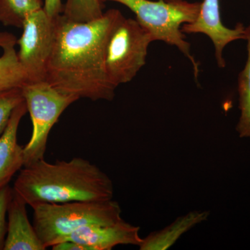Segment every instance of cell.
<instances>
[{"label":"cell","instance_id":"obj_1","mask_svg":"<svg viewBox=\"0 0 250 250\" xmlns=\"http://www.w3.org/2000/svg\"><path fill=\"white\" fill-rule=\"evenodd\" d=\"M110 9L86 22L56 18L57 35L47 64L45 81L56 89L79 99L111 101L114 86L108 79L105 58L108 38L123 17Z\"/></svg>","mask_w":250,"mask_h":250},{"label":"cell","instance_id":"obj_2","mask_svg":"<svg viewBox=\"0 0 250 250\" xmlns=\"http://www.w3.org/2000/svg\"><path fill=\"white\" fill-rule=\"evenodd\" d=\"M13 189L31 207L45 203L107 201L113 196V183L107 174L80 157L54 164L42 159L25 166Z\"/></svg>","mask_w":250,"mask_h":250},{"label":"cell","instance_id":"obj_3","mask_svg":"<svg viewBox=\"0 0 250 250\" xmlns=\"http://www.w3.org/2000/svg\"><path fill=\"white\" fill-rule=\"evenodd\" d=\"M31 208L33 225L46 249L85 226L110 225L123 219L120 205L112 200L39 204Z\"/></svg>","mask_w":250,"mask_h":250},{"label":"cell","instance_id":"obj_4","mask_svg":"<svg viewBox=\"0 0 250 250\" xmlns=\"http://www.w3.org/2000/svg\"><path fill=\"white\" fill-rule=\"evenodd\" d=\"M125 5L136 15V21L151 34L154 41L175 46L190 62L197 79L199 64L192 55L190 43L182 31L184 24L193 22L198 17L202 2L187 0H101Z\"/></svg>","mask_w":250,"mask_h":250},{"label":"cell","instance_id":"obj_5","mask_svg":"<svg viewBox=\"0 0 250 250\" xmlns=\"http://www.w3.org/2000/svg\"><path fill=\"white\" fill-rule=\"evenodd\" d=\"M21 89L33 125L31 139L24 147L25 167L44 159L51 130L79 98L59 91L46 81L27 82Z\"/></svg>","mask_w":250,"mask_h":250},{"label":"cell","instance_id":"obj_6","mask_svg":"<svg viewBox=\"0 0 250 250\" xmlns=\"http://www.w3.org/2000/svg\"><path fill=\"white\" fill-rule=\"evenodd\" d=\"M154 42L152 36L136 20L123 16L108 38L106 70L116 88L131 82L146 65L147 49Z\"/></svg>","mask_w":250,"mask_h":250},{"label":"cell","instance_id":"obj_7","mask_svg":"<svg viewBox=\"0 0 250 250\" xmlns=\"http://www.w3.org/2000/svg\"><path fill=\"white\" fill-rule=\"evenodd\" d=\"M56 18L41 9L28 14L18 40V59L27 73L28 82L45 81L47 64L57 35Z\"/></svg>","mask_w":250,"mask_h":250},{"label":"cell","instance_id":"obj_8","mask_svg":"<svg viewBox=\"0 0 250 250\" xmlns=\"http://www.w3.org/2000/svg\"><path fill=\"white\" fill-rule=\"evenodd\" d=\"M182 31L187 34H205L213 42L215 59L220 68L226 65L223 51L230 42L237 40H246V28L238 23L234 29L224 26L220 19L219 0H204L198 17L193 22L184 24Z\"/></svg>","mask_w":250,"mask_h":250},{"label":"cell","instance_id":"obj_9","mask_svg":"<svg viewBox=\"0 0 250 250\" xmlns=\"http://www.w3.org/2000/svg\"><path fill=\"white\" fill-rule=\"evenodd\" d=\"M139 231V227L122 219L110 225L85 226L69 235L64 241L76 242L88 250H111L119 245L139 246L143 240Z\"/></svg>","mask_w":250,"mask_h":250},{"label":"cell","instance_id":"obj_10","mask_svg":"<svg viewBox=\"0 0 250 250\" xmlns=\"http://www.w3.org/2000/svg\"><path fill=\"white\" fill-rule=\"evenodd\" d=\"M25 101L15 108L9 123L0 136V190L9 185L15 174L24 165V147L18 143V131L27 113Z\"/></svg>","mask_w":250,"mask_h":250},{"label":"cell","instance_id":"obj_11","mask_svg":"<svg viewBox=\"0 0 250 250\" xmlns=\"http://www.w3.org/2000/svg\"><path fill=\"white\" fill-rule=\"evenodd\" d=\"M27 205L19 195L13 192L8 207L7 233L4 250H46L28 218Z\"/></svg>","mask_w":250,"mask_h":250},{"label":"cell","instance_id":"obj_12","mask_svg":"<svg viewBox=\"0 0 250 250\" xmlns=\"http://www.w3.org/2000/svg\"><path fill=\"white\" fill-rule=\"evenodd\" d=\"M16 44L18 39L14 34L0 31V94L21 88L28 82L27 73L18 59Z\"/></svg>","mask_w":250,"mask_h":250},{"label":"cell","instance_id":"obj_13","mask_svg":"<svg viewBox=\"0 0 250 250\" xmlns=\"http://www.w3.org/2000/svg\"><path fill=\"white\" fill-rule=\"evenodd\" d=\"M208 213L206 211H192L179 217L164 229L150 233L142 240L141 250H166L173 246L179 238L188 231L207 220Z\"/></svg>","mask_w":250,"mask_h":250},{"label":"cell","instance_id":"obj_14","mask_svg":"<svg viewBox=\"0 0 250 250\" xmlns=\"http://www.w3.org/2000/svg\"><path fill=\"white\" fill-rule=\"evenodd\" d=\"M246 41H248V60L238 80L241 116L236 130L241 138H250V24L246 28Z\"/></svg>","mask_w":250,"mask_h":250},{"label":"cell","instance_id":"obj_15","mask_svg":"<svg viewBox=\"0 0 250 250\" xmlns=\"http://www.w3.org/2000/svg\"><path fill=\"white\" fill-rule=\"evenodd\" d=\"M42 0H0V23L22 28L28 14L43 8Z\"/></svg>","mask_w":250,"mask_h":250},{"label":"cell","instance_id":"obj_16","mask_svg":"<svg viewBox=\"0 0 250 250\" xmlns=\"http://www.w3.org/2000/svg\"><path fill=\"white\" fill-rule=\"evenodd\" d=\"M103 9L101 0H67L62 15L73 22H86L101 17Z\"/></svg>","mask_w":250,"mask_h":250},{"label":"cell","instance_id":"obj_17","mask_svg":"<svg viewBox=\"0 0 250 250\" xmlns=\"http://www.w3.org/2000/svg\"><path fill=\"white\" fill-rule=\"evenodd\" d=\"M24 101L21 88L0 94V136L6 129L15 108Z\"/></svg>","mask_w":250,"mask_h":250},{"label":"cell","instance_id":"obj_18","mask_svg":"<svg viewBox=\"0 0 250 250\" xmlns=\"http://www.w3.org/2000/svg\"><path fill=\"white\" fill-rule=\"evenodd\" d=\"M13 192V188L10 187L9 185L0 190V250H4V248L5 240L7 233L6 215Z\"/></svg>","mask_w":250,"mask_h":250},{"label":"cell","instance_id":"obj_19","mask_svg":"<svg viewBox=\"0 0 250 250\" xmlns=\"http://www.w3.org/2000/svg\"><path fill=\"white\" fill-rule=\"evenodd\" d=\"M43 9L49 17L55 18L62 14L64 5L62 4V0H45Z\"/></svg>","mask_w":250,"mask_h":250}]
</instances>
